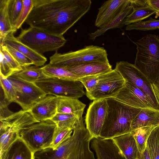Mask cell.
Returning <instances> with one entry per match:
<instances>
[{
	"label": "cell",
	"instance_id": "10",
	"mask_svg": "<svg viewBox=\"0 0 159 159\" xmlns=\"http://www.w3.org/2000/svg\"><path fill=\"white\" fill-rule=\"evenodd\" d=\"M125 85V81L115 69L103 74L95 88L86 92L87 97L94 100L114 98Z\"/></svg>",
	"mask_w": 159,
	"mask_h": 159
},
{
	"label": "cell",
	"instance_id": "36",
	"mask_svg": "<svg viewBox=\"0 0 159 159\" xmlns=\"http://www.w3.org/2000/svg\"><path fill=\"white\" fill-rule=\"evenodd\" d=\"M23 2L22 8L16 25L17 30L25 22L33 6V0H23Z\"/></svg>",
	"mask_w": 159,
	"mask_h": 159
},
{
	"label": "cell",
	"instance_id": "45",
	"mask_svg": "<svg viewBox=\"0 0 159 159\" xmlns=\"http://www.w3.org/2000/svg\"><path fill=\"white\" fill-rule=\"evenodd\" d=\"M137 159H151L148 149L146 147L145 150Z\"/></svg>",
	"mask_w": 159,
	"mask_h": 159
},
{
	"label": "cell",
	"instance_id": "28",
	"mask_svg": "<svg viewBox=\"0 0 159 159\" xmlns=\"http://www.w3.org/2000/svg\"><path fill=\"white\" fill-rule=\"evenodd\" d=\"M13 75L25 81L34 83L47 77L43 74L41 67L35 66L23 68L21 70Z\"/></svg>",
	"mask_w": 159,
	"mask_h": 159
},
{
	"label": "cell",
	"instance_id": "6",
	"mask_svg": "<svg viewBox=\"0 0 159 159\" xmlns=\"http://www.w3.org/2000/svg\"><path fill=\"white\" fill-rule=\"evenodd\" d=\"M49 60L50 64L64 68L91 61L109 63L106 50L103 47L93 45L63 53L56 51L50 57Z\"/></svg>",
	"mask_w": 159,
	"mask_h": 159
},
{
	"label": "cell",
	"instance_id": "24",
	"mask_svg": "<svg viewBox=\"0 0 159 159\" xmlns=\"http://www.w3.org/2000/svg\"><path fill=\"white\" fill-rule=\"evenodd\" d=\"M132 11L133 7L130 4L123 8L115 17L107 24L99 28L94 32L89 34V39L94 40L97 37L103 35L109 29L121 28L124 25L123 22L124 20Z\"/></svg>",
	"mask_w": 159,
	"mask_h": 159
},
{
	"label": "cell",
	"instance_id": "2",
	"mask_svg": "<svg viewBox=\"0 0 159 159\" xmlns=\"http://www.w3.org/2000/svg\"><path fill=\"white\" fill-rule=\"evenodd\" d=\"M70 137L55 149H45L34 153L37 159H95L90 143L93 138L83 118L78 121Z\"/></svg>",
	"mask_w": 159,
	"mask_h": 159
},
{
	"label": "cell",
	"instance_id": "16",
	"mask_svg": "<svg viewBox=\"0 0 159 159\" xmlns=\"http://www.w3.org/2000/svg\"><path fill=\"white\" fill-rule=\"evenodd\" d=\"M130 4V0H109L105 2L98 9L95 25L99 28L104 26Z\"/></svg>",
	"mask_w": 159,
	"mask_h": 159
},
{
	"label": "cell",
	"instance_id": "1",
	"mask_svg": "<svg viewBox=\"0 0 159 159\" xmlns=\"http://www.w3.org/2000/svg\"><path fill=\"white\" fill-rule=\"evenodd\" d=\"M25 22L30 26L63 36L90 8V0H33Z\"/></svg>",
	"mask_w": 159,
	"mask_h": 159
},
{
	"label": "cell",
	"instance_id": "15",
	"mask_svg": "<svg viewBox=\"0 0 159 159\" xmlns=\"http://www.w3.org/2000/svg\"><path fill=\"white\" fill-rule=\"evenodd\" d=\"M57 97L47 95L29 111L38 122L50 120L57 113Z\"/></svg>",
	"mask_w": 159,
	"mask_h": 159
},
{
	"label": "cell",
	"instance_id": "38",
	"mask_svg": "<svg viewBox=\"0 0 159 159\" xmlns=\"http://www.w3.org/2000/svg\"><path fill=\"white\" fill-rule=\"evenodd\" d=\"M102 74L80 77L77 80L83 84L86 92H90L97 84Z\"/></svg>",
	"mask_w": 159,
	"mask_h": 159
},
{
	"label": "cell",
	"instance_id": "21",
	"mask_svg": "<svg viewBox=\"0 0 159 159\" xmlns=\"http://www.w3.org/2000/svg\"><path fill=\"white\" fill-rule=\"evenodd\" d=\"M111 139L126 159H137L140 155L135 139L131 132Z\"/></svg>",
	"mask_w": 159,
	"mask_h": 159
},
{
	"label": "cell",
	"instance_id": "43",
	"mask_svg": "<svg viewBox=\"0 0 159 159\" xmlns=\"http://www.w3.org/2000/svg\"><path fill=\"white\" fill-rule=\"evenodd\" d=\"M153 91L159 102V75L152 84Z\"/></svg>",
	"mask_w": 159,
	"mask_h": 159
},
{
	"label": "cell",
	"instance_id": "27",
	"mask_svg": "<svg viewBox=\"0 0 159 159\" xmlns=\"http://www.w3.org/2000/svg\"><path fill=\"white\" fill-rule=\"evenodd\" d=\"M42 71L47 77L60 79L77 80L80 78L64 67L57 66L49 63L41 67Z\"/></svg>",
	"mask_w": 159,
	"mask_h": 159
},
{
	"label": "cell",
	"instance_id": "44",
	"mask_svg": "<svg viewBox=\"0 0 159 159\" xmlns=\"http://www.w3.org/2000/svg\"><path fill=\"white\" fill-rule=\"evenodd\" d=\"M149 5L159 12V0H148Z\"/></svg>",
	"mask_w": 159,
	"mask_h": 159
},
{
	"label": "cell",
	"instance_id": "20",
	"mask_svg": "<svg viewBox=\"0 0 159 159\" xmlns=\"http://www.w3.org/2000/svg\"><path fill=\"white\" fill-rule=\"evenodd\" d=\"M34 153L20 136L5 150L0 153V159H34Z\"/></svg>",
	"mask_w": 159,
	"mask_h": 159
},
{
	"label": "cell",
	"instance_id": "34",
	"mask_svg": "<svg viewBox=\"0 0 159 159\" xmlns=\"http://www.w3.org/2000/svg\"><path fill=\"white\" fill-rule=\"evenodd\" d=\"M23 0H9L8 13L10 22L13 29L16 30V22L21 11Z\"/></svg>",
	"mask_w": 159,
	"mask_h": 159
},
{
	"label": "cell",
	"instance_id": "25",
	"mask_svg": "<svg viewBox=\"0 0 159 159\" xmlns=\"http://www.w3.org/2000/svg\"><path fill=\"white\" fill-rule=\"evenodd\" d=\"M9 0H0V44L6 36L11 32L16 31L12 27L8 13Z\"/></svg>",
	"mask_w": 159,
	"mask_h": 159
},
{
	"label": "cell",
	"instance_id": "31",
	"mask_svg": "<svg viewBox=\"0 0 159 159\" xmlns=\"http://www.w3.org/2000/svg\"><path fill=\"white\" fill-rule=\"evenodd\" d=\"M151 159H159V125L151 132L147 142Z\"/></svg>",
	"mask_w": 159,
	"mask_h": 159
},
{
	"label": "cell",
	"instance_id": "11",
	"mask_svg": "<svg viewBox=\"0 0 159 159\" xmlns=\"http://www.w3.org/2000/svg\"><path fill=\"white\" fill-rule=\"evenodd\" d=\"M12 83L16 92L15 102L25 111H29L36 103L47 94L35 83L25 81L13 75L7 78Z\"/></svg>",
	"mask_w": 159,
	"mask_h": 159
},
{
	"label": "cell",
	"instance_id": "39",
	"mask_svg": "<svg viewBox=\"0 0 159 159\" xmlns=\"http://www.w3.org/2000/svg\"><path fill=\"white\" fill-rule=\"evenodd\" d=\"M0 75L8 78L16 73L1 51H0Z\"/></svg>",
	"mask_w": 159,
	"mask_h": 159
},
{
	"label": "cell",
	"instance_id": "23",
	"mask_svg": "<svg viewBox=\"0 0 159 159\" xmlns=\"http://www.w3.org/2000/svg\"><path fill=\"white\" fill-rule=\"evenodd\" d=\"M159 125V110L141 109L132 123L131 131L143 127Z\"/></svg>",
	"mask_w": 159,
	"mask_h": 159
},
{
	"label": "cell",
	"instance_id": "13",
	"mask_svg": "<svg viewBox=\"0 0 159 159\" xmlns=\"http://www.w3.org/2000/svg\"><path fill=\"white\" fill-rule=\"evenodd\" d=\"M114 98L137 108L154 109L144 93L132 84L127 81H125V86Z\"/></svg>",
	"mask_w": 159,
	"mask_h": 159
},
{
	"label": "cell",
	"instance_id": "3",
	"mask_svg": "<svg viewBox=\"0 0 159 159\" xmlns=\"http://www.w3.org/2000/svg\"><path fill=\"white\" fill-rule=\"evenodd\" d=\"M108 108L100 137L111 139L131 132L132 123L141 109L111 98L106 99Z\"/></svg>",
	"mask_w": 159,
	"mask_h": 159
},
{
	"label": "cell",
	"instance_id": "7",
	"mask_svg": "<svg viewBox=\"0 0 159 159\" xmlns=\"http://www.w3.org/2000/svg\"><path fill=\"white\" fill-rule=\"evenodd\" d=\"M57 127L50 120L37 122L22 130L20 136L35 153L50 148Z\"/></svg>",
	"mask_w": 159,
	"mask_h": 159
},
{
	"label": "cell",
	"instance_id": "30",
	"mask_svg": "<svg viewBox=\"0 0 159 159\" xmlns=\"http://www.w3.org/2000/svg\"><path fill=\"white\" fill-rule=\"evenodd\" d=\"M50 120L55 123L58 128H68L73 130L78 119L73 115L57 113Z\"/></svg>",
	"mask_w": 159,
	"mask_h": 159
},
{
	"label": "cell",
	"instance_id": "14",
	"mask_svg": "<svg viewBox=\"0 0 159 159\" xmlns=\"http://www.w3.org/2000/svg\"><path fill=\"white\" fill-rule=\"evenodd\" d=\"M0 132L5 130L20 134L25 128L38 122L29 111L20 110L5 117L0 118Z\"/></svg>",
	"mask_w": 159,
	"mask_h": 159
},
{
	"label": "cell",
	"instance_id": "12",
	"mask_svg": "<svg viewBox=\"0 0 159 159\" xmlns=\"http://www.w3.org/2000/svg\"><path fill=\"white\" fill-rule=\"evenodd\" d=\"M107 108V102L105 99L94 100L87 110L85 123L93 139L100 137Z\"/></svg>",
	"mask_w": 159,
	"mask_h": 159
},
{
	"label": "cell",
	"instance_id": "19",
	"mask_svg": "<svg viewBox=\"0 0 159 159\" xmlns=\"http://www.w3.org/2000/svg\"><path fill=\"white\" fill-rule=\"evenodd\" d=\"M14 33L12 32L7 34L0 45H8L14 48L31 60L34 66H43L47 61V58L19 41L14 36Z\"/></svg>",
	"mask_w": 159,
	"mask_h": 159
},
{
	"label": "cell",
	"instance_id": "41",
	"mask_svg": "<svg viewBox=\"0 0 159 159\" xmlns=\"http://www.w3.org/2000/svg\"><path fill=\"white\" fill-rule=\"evenodd\" d=\"M9 104L3 99L0 101V118L7 117L14 112L11 111L8 108Z\"/></svg>",
	"mask_w": 159,
	"mask_h": 159
},
{
	"label": "cell",
	"instance_id": "35",
	"mask_svg": "<svg viewBox=\"0 0 159 159\" xmlns=\"http://www.w3.org/2000/svg\"><path fill=\"white\" fill-rule=\"evenodd\" d=\"M73 130L68 128L57 127L50 148L56 149L65 140L71 135Z\"/></svg>",
	"mask_w": 159,
	"mask_h": 159
},
{
	"label": "cell",
	"instance_id": "4",
	"mask_svg": "<svg viewBox=\"0 0 159 159\" xmlns=\"http://www.w3.org/2000/svg\"><path fill=\"white\" fill-rule=\"evenodd\" d=\"M134 43L137 50L134 65L152 84L159 75V37L148 34Z\"/></svg>",
	"mask_w": 159,
	"mask_h": 159
},
{
	"label": "cell",
	"instance_id": "32",
	"mask_svg": "<svg viewBox=\"0 0 159 159\" xmlns=\"http://www.w3.org/2000/svg\"><path fill=\"white\" fill-rule=\"evenodd\" d=\"M0 85L3 90L4 99L9 104L14 102L16 99L15 89L11 82L7 79L0 75Z\"/></svg>",
	"mask_w": 159,
	"mask_h": 159
},
{
	"label": "cell",
	"instance_id": "37",
	"mask_svg": "<svg viewBox=\"0 0 159 159\" xmlns=\"http://www.w3.org/2000/svg\"><path fill=\"white\" fill-rule=\"evenodd\" d=\"M5 45L7 50L23 68L33 65L32 61L22 53L8 45Z\"/></svg>",
	"mask_w": 159,
	"mask_h": 159
},
{
	"label": "cell",
	"instance_id": "22",
	"mask_svg": "<svg viewBox=\"0 0 159 159\" xmlns=\"http://www.w3.org/2000/svg\"><path fill=\"white\" fill-rule=\"evenodd\" d=\"M57 98V113L73 115L78 121L82 119L86 105L78 99L62 97Z\"/></svg>",
	"mask_w": 159,
	"mask_h": 159
},
{
	"label": "cell",
	"instance_id": "9",
	"mask_svg": "<svg viewBox=\"0 0 159 159\" xmlns=\"http://www.w3.org/2000/svg\"><path fill=\"white\" fill-rule=\"evenodd\" d=\"M125 80L131 83L146 95L152 107L159 110V102L153 91L152 84L134 64L125 61L116 63L115 69Z\"/></svg>",
	"mask_w": 159,
	"mask_h": 159
},
{
	"label": "cell",
	"instance_id": "29",
	"mask_svg": "<svg viewBox=\"0 0 159 159\" xmlns=\"http://www.w3.org/2000/svg\"><path fill=\"white\" fill-rule=\"evenodd\" d=\"M157 126H151L143 127L131 132L135 139L140 154L145 150L148 137L152 130Z\"/></svg>",
	"mask_w": 159,
	"mask_h": 159
},
{
	"label": "cell",
	"instance_id": "5",
	"mask_svg": "<svg viewBox=\"0 0 159 159\" xmlns=\"http://www.w3.org/2000/svg\"><path fill=\"white\" fill-rule=\"evenodd\" d=\"M16 38L21 42L41 54L48 52L57 51L66 42L63 36L52 34L31 26L21 29L20 34Z\"/></svg>",
	"mask_w": 159,
	"mask_h": 159
},
{
	"label": "cell",
	"instance_id": "18",
	"mask_svg": "<svg viewBox=\"0 0 159 159\" xmlns=\"http://www.w3.org/2000/svg\"><path fill=\"white\" fill-rule=\"evenodd\" d=\"M65 68L79 77L104 74L112 70L109 63L98 61L78 64Z\"/></svg>",
	"mask_w": 159,
	"mask_h": 159
},
{
	"label": "cell",
	"instance_id": "8",
	"mask_svg": "<svg viewBox=\"0 0 159 159\" xmlns=\"http://www.w3.org/2000/svg\"><path fill=\"white\" fill-rule=\"evenodd\" d=\"M35 83L47 95L78 99L86 94L83 85L77 80L47 77Z\"/></svg>",
	"mask_w": 159,
	"mask_h": 159
},
{
	"label": "cell",
	"instance_id": "40",
	"mask_svg": "<svg viewBox=\"0 0 159 159\" xmlns=\"http://www.w3.org/2000/svg\"><path fill=\"white\" fill-rule=\"evenodd\" d=\"M0 51L3 54L6 59L16 73L22 70L23 68L16 61L12 55L7 50L5 45H0Z\"/></svg>",
	"mask_w": 159,
	"mask_h": 159
},
{
	"label": "cell",
	"instance_id": "26",
	"mask_svg": "<svg viewBox=\"0 0 159 159\" xmlns=\"http://www.w3.org/2000/svg\"><path fill=\"white\" fill-rule=\"evenodd\" d=\"M158 11L150 5L133 8L132 12L124 20V25H128L138 22Z\"/></svg>",
	"mask_w": 159,
	"mask_h": 159
},
{
	"label": "cell",
	"instance_id": "42",
	"mask_svg": "<svg viewBox=\"0 0 159 159\" xmlns=\"http://www.w3.org/2000/svg\"><path fill=\"white\" fill-rule=\"evenodd\" d=\"M133 8L144 7L149 5L148 0H130Z\"/></svg>",
	"mask_w": 159,
	"mask_h": 159
},
{
	"label": "cell",
	"instance_id": "33",
	"mask_svg": "<svg viewBox=\"0 0 159 159\" xmlns=\"http://www.w3.org/2000/svg\"><path fill=\"white\" fill-rule=\"evenodd\" d=\"M159 29V20L150 18L148 20L141 21L126 25L127 30H138L142 31L153 30Z\"/></svg>",
	"mask_w": 159,
	"mask_h": 159
},
{
	"label": "cell",
	"instance_id": "17",
	"mask_svg": "<svg viewBox=\"0 0 159 159\" xmlns=\"http://www.w3.org/2000/svg\"><path fill=\"white\" fill-rule=\"evenodd\" d=\"M91 144L97 159H126L111 139L94 138Z\"/></svg>",
	"mask_w": 159,
	"mask_h": 159
}]
</instances>
